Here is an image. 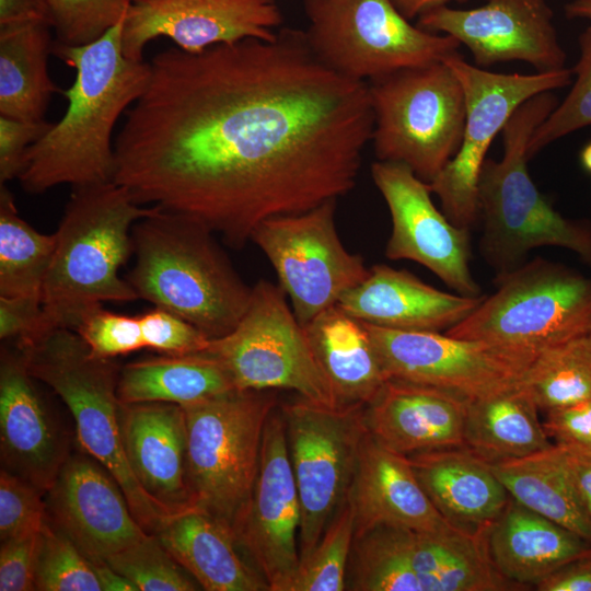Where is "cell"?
Masks as SVG:
<instances>
[{
	"label": "cell",
	"instance_id": "5bb4252c",
	"mask_svg": "<svg viewBox=\"0 0 591 591\" xmlns=\"http://www.w3.org/2000/svg\"><path fill=\"white\" fill-rule=\"evenodd\" d=\"M335 208L336 200H328L304 212L267 219L251 236L273 265L303 327L370 273L363 258L343 245Z\"/></svg>",
	"mask_w": 591,
	"mask_h": 591
},
{
	"label": "cell",
	"instance_id": "7402d4cb",
	"mask_svg": "<svg viewBox=\"0 0 591 591\" xmlns=\"http://www.w3.org/2000/svg\"><path fill=\"white\" fill-rule=\"evenodd\" d=\"M468 399L436 386L389 379L364 408L368 432L403 455L464 447Z\"/></svg>",
	"mask_w": 591,
	"mask_h": 591
},
{
	"label": "cell",
	"instance_id": "44dd1931",
	"mask_svg": "<svg viewBox=\"0 0 591 591\" xmlns=\"http://www.w3.org/2000/svg\"><path fill=\"white\" fill-rule=\"evenodd\" d=\"M22 351L2 347L0 358L1 468L44 495L71 453L69 437L49 410Z\"/></svg>",
	"mask_w": 591,
	"mask_h": 591
},
{
	"label": "cell",
	"instance_id": "e575fe53",
	"mask_svg": "<svg viewBox=\"0 0 591 591\" xmlns=\"http://www.w3.org/2000/svg\"><path fill=\"white\" fill-rule=\"evenodd\" d=\"M56 246V234L36 231L18 212L0 184V297H31L42 291Z\"/></svg>",
	"mask_w": 591,
	"mask_h": 591
},
{
	"label": "cell",
	"instance_id": "836d02e7",
	"mask_svg": "<svg viewBox=\"0 0 591 591\" xmlns=\"http://www.w3.org/2000/svg\"><path fill=\"white\" fill-rule=\"evenodd\" d=\"M49 22L33 20L0 26V114L43 120L53 93L47 61Z\"/></svg>",
	"mask_w": 591,
	"mask_h": 591
},
{
	"label": "cell",
	"instance_id": "5b68a950",
	"mask_svg": "<svg viewBox=\"0 0 591 591\" xmlns=\"http://www.w3.org/2000/svg\"><path fill=\"white\" fill-rule=\"evenodd\" d=\"M557 105L552 91L521 104L502 129V158H487L483 164L477 187L479 253L496 278L523 265L529 252L541 246L570 250L591 266V223L556 211L528 170L529 141Z\"/></svg>",
	"mask_w": 591,
	"mask_h": 591
},
{
	"label": "cell",
	"instance_id": "8fae6325",
	"mask_svg": "<svg viewBox=\"0 0 591 591\" xmlns=\"http://www.w3.org/2000/svg\"><path fill=\"white\" fill-rule=\"evenodd\" d=\"M300 507V560L346 502L368 433L364 405L329 407L300 396L279 406Z\"/></svg>",
	"mask_w": 591,
	"mask_h": 591
},
{
	"label": "cell",
	"instance_id": "ffe728a7",
	"mask_svg": "<svg viewBox=\"0 0 591 591\" xmlns=\"http://www.w3.org/2000/svg\"><path fill=\"white\" fill-rule=\"evenodd\" d=\"M45 505L46 522L91 561H105L149 534L114 476L83 450L71 451Z\"/></svg>",
	"mask_w": 591,
	"mask_h": 591
},
{
	"label": "cell",
	"instance_id": "d590c367",
	"mask_svg": "<svg viewBox=\"0 0 591 591\" xmlns=\"http://www.w3.org/2000/svg\"><path fill=\"white\" fill-rule=\"evenodd\" d=\"M412 531L379 525L355 536L346 590L422 591L410 563Z\"/></svg>",
	"mask_w": 591,
	"mask_h": 591
},
{
	"label": "cell",
	"instance_id": "9c48e42d",
	"mask_svg": "<svg viewBox=\"0 0 591 591\" xmlns=\"http://www.w3.org/2000/svg\"><path fill=\"white\" fill-rule=\"evenodd\" d=\"M277 406L267 391L239 389L182 406L193 502L231 531L255 483L265 425Z\"/></svg>",
	"mask_w": 591,
	"mask_h": 591
},
{
	"label": "cell",
	"instance_id": "e0dca14e",
	"mask_svg": "<svg viewBox=\"0 0 591 591\" xmlns=\"http://www.w3.org/2000/svg\"><path fill=\"white\" fill-rule=\"evenodd\" d=\"M371 176L392 220L386 257L421 264L456 293L480 296L470 267L471 230L454 225L434 206L430 184L396 162H374Z\"/></svg>",
	"mask_w": 591,
	"mask_h": 591
},
{
	"label": "cell",
	"instance_id": "7bdbcfd3",
	"mask_svg": "<svg viewBox=\"0 0 591 591\" xmlns=\"http://www.w3.org/2000/svg\"><path fill=\"white\" fill-rule=\"evenodd\" d=\"M74 331L100 358L113 359L144 348L139 316L114 313L102 304L88 311Z\"/></svg>",
	"mask_w": 591,
	"mask_h": 591
},
{
	"label": "cell",
	"instance_id": "816d5d0a",
	"mask_svg": "<svg viewBox=\"0 0 591 591\" xmlns=\"http://www.w3.org/2000/svg\"><path fill=\"white\" fill-rule=\"evenodd\" d=\"M33 20L49 22L47 0H0V26Z\"/></svg>",
	"mask_w": 591,
	"mask_h": 591
},
{
	"label": "cell",
	"instance_id": "b9f144b4",
	"mask_svg": "<svg viewBox=\"0 0 591 591\" xmlns=\"http://www.w3.org/2000/svg\"><path fill=\"white\" fill-rule=\"evenodd\" d=\"M131 0H47L55 45L81 46L97 40L127 14Z\"/></svg>",
	"mask_w": 591,
	"mask_h": 591
},
{
	"label": "cell",
	"instance_id": "7dc6e473",
	"mask_svg": "<svg viewBox=\"0 0 591 591\" xmlns=\"http://www.w3.org/2000/svg\"><path fill=\"white\" fill-rule=\"evenodd\" d=\"M39 532L1 541L0 591L35 590Z\"/></svg>",
	"mask_w": 591,
	"mask_h": 591
},
{
	"label": "cell",
	"instance_id": "3957f363",
	"mask_svg": "<svg viewBox=\"0 0 591 591\" xmlns=\"http://www.w3.org/2000/svg\"><path fill=\"white\" fill-rule=\"evenodd\" d=\"M159 209L139 205L114 181L72 187L55 232L34 340L55 328L74 331L81 317L103 302L139 299L118 273L132 253L134 224Z\"/></svg>",
	"mask_w": 591,
	"mask_h": 591
},
{
	"label": "cell",
	"instance_id": "277c9868",
	"mask_svg": "<svg viewBox=\"0 0 591 591\" xmlns=\"http://www.w3.org/2000/svg\"><path fill=\"white\" fill-rule=\"evenodd\" d=\"M204 224L159 209L131 230L135 265L128 282L138 298L183 317L209 339L227 335L252 296Z\"/></svg>",
	"mask_w": 591,
	"mask_h": 591
},
{
	"label": "cell",
	"instance_id": "30bf717a",
	"mask_svg": "<svg viewBox=\"0 0 591 591\" xmlns=\"http://www.w3.org/2000/svg\"><path fill=\"white\" fill-rule=\"evenodd\" d=\"M315 55L335 71L370 81L442 61L461 44L414 26L393 0H304Z\"/></svg>",
	"mask_w": 591,
	"mask_h": 591
},
{
	"label": "cell",
	"instance_id": "ac0fdd59",
	"mask_svg": "<svg viewBox=\"0 0 591 591\" xmlns=\"http://www.w3.org/2000/svg\"><path fill=\"white\" fill-rule=\"evenodd\" d=\"M552 15L545 0H488L468 10L433 8L419 15L417 26L454 37L480 68L521 60L549 72L566 68Z\"/></svg>",
	"mask_w": 591,
	"mask_h": 591
},
{
	"label": "cell",
	"instance_id": "4316f807",
	"mask_svg": "<svg viewBox=\"0 0 591 591\" xmlns=\"http://www.w3.org/2000/svg\"><path fill=\"white\" fill-rule=\"evenodd\" d=\"M500 575L515 586L536 584L565 564L591 554V543L510 498L486 533Z\"/></svg>",
	"mask_w": 591,
	"mask_h": 591
},
{
	"label": "cell",
	"instance_id": "74e56055",
	"mask_svg": "<svg viewBox=\"0 0 591 591\" xmlns=\"http://www.w3.org/2000/svg\"><path fill=\"white\" fill-rule=\"evenodd\" d=\"M355 540V514L347 498L313 551L300 560L289 591L346 590L347 566Z\"/></svg>",
	"mask_w": 591,
	"mask_h": 591
},
{
	"label": "cell",
	"instance_id": "7a4b0ae2",
	"mask_svg": "<svg viewBox=\"0 0 591 591\" xmlns=\"http://www.w3.org/2000/svg\"><path fill=\"white\" fill-rule=\"evenodd\" d=\"M124 21L90 44L53 46L54 54L74 68L76 79L62 92L68 100L62 118L25 153L18 179L27 193L113 181L115 124L139 99L150 78V63L124 55Z\"/></svg>",
	"mask_w": 591,
	"mask_h": 591
},
{
	"label": "cell",
	"instance_id": "6da1fadb",
	"mask_svg": "<svg viewBox=\"0 0 591 591\" xmlns=\"http://www.w3.org/2000/svg\"><path fill=\"white\" fill-rule=\"evenodd\" d=\"M114 140L113 181L142 206L242 247L265 220L356 185L374 116L369 84L325 65L305 32L157 54Z\"/></svg>",
	"mask_w": 591,
	"mask_h": 591
},
{
	"label": "cell",
	"instance_id": "cb8c5ba5",
	"mask_svg": "<svg viewBox=\"0 0 591 591\" xmlns=\"http://www.w3.org/2000/svg\"><path fill=\"white\" fill-rule=\"evenodd\" d=\"M485 296L453 294L433 288L404 269L385 264L345 292L337 305L372 325L417 332L448 331L468 316Z\"/></svg>",
	"mask_w": 591,
	"mask_h": 591
},
{
	"label": "cell",
	"instance_id": "83f0119b",
	"mask_svg": "<svg viewBox=\"0 0 591 591\" xmlns=\"http://www.w3.org/2000/svg\"><path fill=\"white\" fill-rule=\"evenodd\" d=\"M304 331L338 407L371 403L389 376L364 323L335 304Z\"/></svg>",
	"mask_w": 591,
	"mask_h": 591
},
{
	"label": "cell",
	"instance_id": "f5cc1de1",
	"mask_svg": "<svg viewBox=\"0 0 591 591\" xmlns=\"http://www.w3.org/2000/svg\"><path fill=\"white\" fill-rule=\"evenodd\" d=\"M564 451L578 496L591 520V455Z\"/></svg>",
	"mask_w": 591,
	"mask_h": 591
},
{
	"label": "cell",
	"instance_id": "d6a6232c",
	"mask_svg": "<svg viewBox=\"0 0 591 591\" xmlns=\"http://www.w3.org/2000/svg\"><path fill=\"white\" fill-rule=\"evenodd\" d=\"M489 464L510 498L591 543V520L561 447Z\"/></svg>",
	"mask_w": 591,
	"mask_h": 591
},
{
	"label": "cell",
	"instance_id": "9f6ffc18",
	"mask_svg": "<svg viewBox=\"0 0 591 591\" xmlns=\"http://www.w3.org/2000/svg\"><path fill=\"white\" fill-rule=\"evenodd\" d=\"M565 12L570 19L591 20V0H573L566 4Z\"/></svg>",
	"mask_w": 591,
	"mask_h": 591
},
{
	"label": "cell",
	"instance_id": "52a82bcc",
	"mask_svg": "<svg viewBox=\"0 0 591 591\" xmlns=\"http://www.w3.org/2000/svg\"><path fill=\"white\" fill-rule=\"evenodd\" d=\"M497 290L445 334L535 358L591 332V278L541 257L495 279Z\"/></svg>",
	"mask_w": 591,
	"mask_h": 591
},
{
	"label": "cell",
	"instance_id": "7c38bea8",
	"mask_svg": "<svg viewBox=\"0 0 591 591\" xmlns=\"http://www.w3.org/2000/svg\"><path fill=\"white\" fill-rule=\"evenodd\" d=\"M204 351L225 367L239 390H291L311 402L338 407L279 285L257 281L237 325L209 339Z\"/></svg>",
	"mask_w": 591,
	"mask_h": 591
},
{
	"label": "cell",
	"instance_id": "681fc988",
	"mask_svg": "<svg viewBox=\"0 0 591 591\" xmlns=\"http://www.w3.org/2000/svg\"><path fill=\"white\" fill-rule=\"evenodd\" d=\"M42 300L31 297H0V338L16 346L32 343L38 334Z\"/></svg>",
	"mask_w": 591,
	"mask_h": 591
},
{
	"label": "cell",
	"instance_id": "d6986e66",
	"mask_svg": "<svg viewBox=\"0 0 591 591\" xmlns=\"http://www.w3.org/2000/svg\"><path fill=\"white\" fill-rule=\"evenodd\" d=\"M281 13L273 0H135L124 21V55L142 61L146 45L172 39L185 51L198 53L245 38L274 39Z\"/></svg>",
	"mask_w": 591,
	"mask_h": 591
},
{
	"label": "cell",
	"instance_id": "c3c4849f",
	"mask_svg": "<svg viewBox=\"0 0 591 591\" xmlns=\"http://www.w3.org/2000/svg\"><path fill=\"white\" fill-rule=\"evenodd\" d=\"M51 124L0 116V184L18 178L25 153Z\"/></svg>",
	"mask_w": 591,
	"mask_h": 591
},
{
	"label": "cell",
	"instance_id": "8992f818",
	"mask_svg": "<svg viewBox=\"0 0 591 591\" xmlns=\"http://www.w3.org/2000/svg\"><path fill=\"white\" fill-rule=\"evenodd\" d=\"M16 347L31 374L63 401L73 417L80 447L114 476L139 524L155 534L179 514L152 498L129 466L120 432L117 363L94 356L70 328H55Z\"/></svg>",
	"mask_w": 591,
	"mask_h": 591
},
{
	"label": "cell",
	"instance_id": "f907efd6",
	"mask_svg": "<svg viewBox=\"0 0 591 591\" xmlns=\"http://www.w3.org/2000/svg\"><path fill=\"white\" fill-rule=\"evenodd\" d=\"M538 591H591V554L573 559L535 584Z\"/></svg>",
	"mask_w": 591,
	"mask_h": 591
},
{
	"label": "cell",
	"instance_id": "9a60e30c",
	"mask_svg": "<svg viewBox=\"0 0 591 591\" xmlns=\"http://www.w3.org/2000/svg\"><path fill=\"white\" fill-rule=\"evenodd\" d=\"M364 325L389 379L436 386L467 398L520 383L535 359L441 332Z\"/></svg>",
	"mask_w": 591,
	"mask_h": 591
},
{
	"label": "cell",
	"instance_id": "f546056e",
	"mask_svg": "<svg viewBox=\"0 0 591 591\" xmlns=\"http://www.w3.org/2000/svg\"><path fill=\"white\" fill-rule=\"evenodd\" d=\"M535 401L520 383L470 398L464 447L488 463L522 457L553 445Z\"/></svg>",
	"mask_w": 591,
	"mask_h": 591
},
{
	"label": "cell",
	"instance_id": "6f0895ef",
	"mask_svg": "<svg viewBox=\"0 0 591 591\" xmlns=\"http://www.w3.org/2000/svg\"><path fill=\"white\" fill-rule=\"evenodd\" d=\"M581 166L589 173H591V141L588 142L580 151Z\"/></svg>",
	"mask_w": 591,
	"mask_h": 591
},
{
	"label": "cell",
	"instance_id": "f6af8a7d",
	"mask_svg": "<svg viewBox=\"0 0 591 591\" xmlns=\"http://www.w3.org/2000/svg\"><path fill=\"white\" fill-rule=\"evenodd\" d=\"M144 348L164 355L204 351L209 338L192 323L167 310L155 306L139 316Z\"/></svg>",
	"mask_w": 591,
	"mask_h": 591
},
{
	"label": "cell",
	"instance_id": "ab89813d",
	"mask_svg": "<svg viewBox=\"0 0 591 591\" xmlns=\"http://www.w3.org/2000/svg\"><path fill=\"white\" fill-rule=\"evenodd\" d=\"M35 590L102 591L90 560L46 521L38 537Z\"/></svg>",
	"mask_w": 591,
	"mask_h": 591
},
{
	"label": "cell",
	"instance_id": "8d00e7d4",
	"mask_svg": "<svg viewBox=\"0 0 591 591\" xmlns=\"http://www.w3.org/2000/svg\"><path fill=\"white\" fill-rule=\"evenodd\" d=\"M521 384L544 413L591 397V332L541 351Z\"/></svg>",
	"mask_w": 591,
	"mask_h": 591
},
{
	"label": "cell",
	"instance_id": "f1b7e54d",
	"mask_svg": "<svg viewBox=\"0 0 591 591\" xmlns=\"http://www.w3.org/2000/svg\"><path fill=\"white\" fill-rule=\"evenodd\" d=\"M155 535L204 590L269 591L241 558L232 531L198 507L173 517Z\"/></svg>",
	"mask_w": 591,
	"mask_h": 591
},
{
	"label": "cell",
	"instance_id": "2e32d148",
	"mask_svg": "<svg viewBox=\"0 0 591 591\" xmlns=\"http://www.w3.org/2000/svg\"><path fill=\"white\" fill-rule=\"evenodd\" d=\"M301 507L283 418L277 406L264 429L259 467L232 533L269 591H289L299 569Z\"/></svg>",
	"mask_w": 591,
	"mask_h": 591
},
{
	"label": "cell",
	"instance_id": "1f68e13d",
	"mask_svg": "<svg viewBox=\"0 0 591 591\" xmlns=\"http://www.w3.org/2000/svg\"><path fill=\"white\" fill-rule=\"evenodd\" d=\"M410 563L422 591L510 590L491 561L486 534L472 535L451 525L412 531Z\"/></svg>",
	"mask_w": 591,
	"mask_h": 591
},
{
	"label": "cell",
	"instance_id": "60d3db41",
	"mask_svg": "<svg viewBox=\"0 0 591 591\" xmlns=\"http://www.w3.org/2000/svg\"><path fill=\"white\" fill-rule=\"evenodd\" d=\"M579 47L580 57L572 69L576 81L565 100L532 135L529 160L555 140L591 125V26L579 36Z\"/></svg>",
	"mask_w": 591,
	"mask_h": 591
},
{
	"label": "cell",
	"instance_id": "4fadbf2b",
	"mask_svg": "<svg viewBox=\"0 0 591 591\" xmlns=\"http://www.w3.org/2000/svg\"><path fill=\"white\" fill-rule=\"evenodd\" d=\"M442 61L462 84L465 125L457 152L429 184L445 217L454 225L471 230L478 221V179L493 140L521 104L568 85L573 71L497 73L468 63L460 53Z\"/></svg>",
	"mask_w": 591,
	"mask_h": 591
},
{
	"label": "cell",
	"instance_id": "603a6c76",
	"mask_svg": "<svg viewBox=\"0 0 591 591\" xmlns=\"http://www.w3.org/2000/svg\"><path fill=\"white\" fill-rule=\"evenodd\" d=\"M119 422L127 461L141 487L175 513L196 507L188 483L183 407L120 403Z\"/></svg>",
	"mask_w": 591,
	"mask_h": 591
},
{
	"label": "cell",
	"instance_id": "11a10c76",
	"mask_svg": "<svg viewBox=\"0 0 591 591\" xmlns=\"http://www.w3.org/2000/svg\"><path fill=\"white\" fill-rule=\"evenodd\" d=\"M451 0H393L396 8L406 19L419 16L424 12L445 5Z\"/></svg>",
	"mask_w": 591,
	"mask_h": 591
},
{
	"label": "cell",
	"instance_id": "4dcf8cb0",
	"mask_svg": "<svg viewBox=\"0 0 591 591\" xmlns=\"http://www.w3.org/2000/svg\"><path fill=\"white\" fill-rule=\"evenodd\" d=\"M225 367L200 351L164 355L125 364L119 372L117 397L123 404H196L235 390Z\"/></svg>",
	"mask_w": 591,
	"mask_h": 591
},
{
	"label": "cell",
	"instance_id": "bcb514c9",
	"mask_svg": "<svg viewBox=\"0 0 591 591\" xmlns=\"http://www.w3.org/2000/svg\"><path fill=\"white\" fill-rule=\"evenodd\" d=\"M542 422L554 444L591 455V397L545 412Z\"/></svg>",
	"mask_w": 591,
	"mask_h": 591
},
{
	"label": "cell",
	"instance_id": "ba28073f",
	"mask_svg": "<svg viewBox=\"0 0 591 591\" xmlns=\"http://www.w3.org/2000/svg\"><path fill=\"white\" fill-rule=\"evenodd\" d=\"M379 161L408 166L430 183L457 152L465 125L462 84L443 61L368 81Z\"/></svg>",
	"mask_w": 591,
	"mask_h": 591
},
{
	"label": "cell",
	"instance_id": "db71d44e",
	"mask_svg": "<svg viewBox=\"0 0 591 591\" xmlns=\"http://www.w3.org/2000/svg\"><path fill=\"white\" fill-rule=\"evenodd\" d=\"M92 568L99 579L102 591H138L124 576L114 570L106 561H91Z\"/></svg>",
	"mask_w": 591,
	"mask_h": 591
},
{
	"label": "cell",
	"instance_id": "ee69618b",
	"mask_svg": "<svg viewBox=\"0 0 591 591\" xmlns=\"http://www.w3.org/2000/svg\"><path fill=\"white\" fill-rule=\"evenodd\" d=\"M45 521V495L32 484L1 468L0 542L40 531Z\"/></svg>",
	"mask_w": 591,
	"mask_h": 591
},
{
	"label": "cell",
	"instance_id": "484cf974",
	"mask_svg": "<svg viewBox=\"0 0 591 591\" xmlns=\"http://www.w3.org/2000/svg\"><path fill=\"white\" fill-rule=\"evenodd\" d=\"M426 495L453 528L486 534L510 496L490 464L465 447L408 455Z\"/></svg>",
	"mask_w": 591,
	"mask_h": 591
},
{
	"label": "cell",
	"instance_id": "d4e9b609",
	"mask_svg": "<svg viewBox=\"0 0 591 591\" xmlns=\"http://www.w3.org/2000/svg\"><path fill=\"white\" fill-rule=\"evenodd\" d=\"M355 514V536L379 526L438 531L450 524L421 487L408 456L366 434L348 495Z\"/></svg>",
	"mask_w": 591,
	"mask_h": 591
},
{
	"label": "cell",
	"instance_id": "f35d334b",
	"mask_svg": "<svg viewBox=\"0 0 591 591\" xmlns=\"http://www.w3.org/2000/svg\"><path fill=\"white\" fill-rule=\"evenodd\" d=\"M138 591H194L199 587L155 534L149 533L105 560Z\"/></svg>",
	"mask_w": 591,
	"mask_h": 591
}]
</instances>
